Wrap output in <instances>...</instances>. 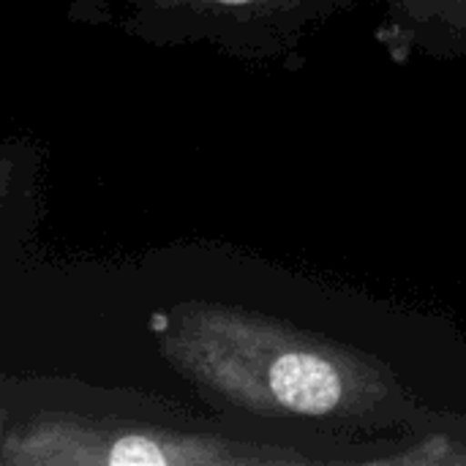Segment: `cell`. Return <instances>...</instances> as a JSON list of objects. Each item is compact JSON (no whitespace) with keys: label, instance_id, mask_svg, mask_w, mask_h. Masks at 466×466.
I'll list each match as a JSON object with an SVG mask.
<instances>
[{"label":"cell","instance_id":"4","mask_svg":"<svg viewBox=\"0 0 466 466\" xmlns=\"http://www.w3.org/2000/svg\"><path fill=\"white\" fill-rule=\"evenodd\" d=\"M371 35L396 68L415 60H464L466 0H385Z\"/></svg>","mask_w":466,"mask_h":466},{"label":"cell","instance_id":"8","mask_svg":"<svg viewBox=\"0 0 466 466\" xmlns=\"http://www.w3.org/2000/svg\"><path fill=\"white\" fill-rule=\"evenodd\" d=\"M3 420H5V415L0 412V434H3V429H5V426H3Z\"/></svg>","mask_w":466,"mask_h":466},{"label":"cell","instance_id":"7","mask_svg":"<svg viewBox=\"0 0 466 466\" xmlns=\"http://www.w3.org/2000/svg\"><path fill=\"white\" fill-rule=\"evenodd\" d=\"M145 8H150L153 14H164V11H169V8H175L180 0H139Z\"/></svg>","mask_w":466,"mask_h":466},{"label":"cell","instance_id":"3","mask_svg":"<svg viewBox=\"0 0 466 466\" xmlns=\"http://www.w3.org/2000/svg\"><path fill=\"white\" fill-rule=\"evenodd\" d=\"M355 0H180L156 14L172 41H208L229 57L298 71L309 35Z\"/></svg>","mask_w":466,"mask_h":466},{"label":"cell","instance_id":"5","mask_svg":"<svg viewBox=\"0 0 466 466\" xmlns=\"http://www.w3.org/2000/svg\"><path fill=\"white\" fill-rule=\"evenodd\" d=\"M377 466H466V415L434 412L423 426L390 434Z\"/></svg>","mask_w":466,"mask_h":466},{"label":"cell","instance_id":"1","mask_svg":"<svg viewBox=\"0 0 466 466\" xmlns=\"http://www.w3.org/2000/svg\"><path fill=\"white\" fill-rule=\"evenodd\" d=\"M167 363L216 410L344 437H390L429 410L382 358L246 306L186 300L158 317Z\"/></svg>","mask_w":466,"mask_h":466},{"label":"cell","instance_id":"2","mask_svg":"<svg viewBox=\"0 0 466 466\" xmlns=\"http://www.w3.org/2000/svg\"><path fill=\"white\" fill-rule=\"evenodd\" d=\"M385 437L235 415L227 429L38 412L3 429L5 466H374Z\"/></svg>","mask_w":466,"mask_h":466},{"label":"cell","instance_id":"6","mask_svg":"<svg viewBox=\"0 0 466 466\" xmlns=\"http://www.w3.org/2000/svg\"><path fill=\"white\" fill-rule=\"evenodd\" d=\"M11 175H14V161L0 156V205H3V199H5V194L11 188Z\"/></svg>","mask_w":466,"mask_h":466}]
</instances>
